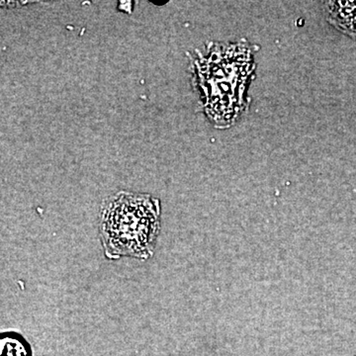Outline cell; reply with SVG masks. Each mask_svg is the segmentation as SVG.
<instances>
[{"label":"cell","mask_w":356,"mask_h":356,"mask_svg":"<svg viewBox=\"0 0 356 356\" xmlns=\"http://www.w3.org/2000/svg\"><path fill=\"white\" fill-rule=\"evenodd\" d=\"M0 356H33L31 346L17 332H2L0 334Z\"/></svg>","instance_id":"4"},{"label":"cell","mask_w":356,"mask_h":356,"mask_svg":"<svg viewBox=\"0 0 356 356\" xmlns=\"http://www.w3.org/2000/svg\"><path fill=\"white\" fill-rule=\"evenodd\" d=\"M159 199L149 194L120 191L104 201L99 238L105 257L147 261L156 252L161 228Z\"/></svg>","instance_id":"1"},{"label":"cell","mask_w":356,"mask_h":356,"mask_svg":"<svg viewBox=\"0 0 356 356\" xmlns=\"http://www.w3.org/2000/svg\"><path fill=\"white\" fill-rule=\"evenodd\" d=\"M252 46L242 41L218 46L199 58L196 70L211 120L229 126L245 108V86L254 70Z\"/></svg>","instance_id":"2"},{"label":"cell","mask_w":356,"mask_h":356,"mask_svg":"<svg viewBox=\"0 0 356 356\" xmlns=\"http://www.w3.org/2000/svg\"><path fill=\"white\" fill-rule=\"evenodd\" d=\"M329 21L339 31L356 39V1L330 2Z\"/></svg>","instance_id":"3"}]
</instances>
